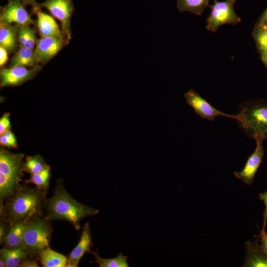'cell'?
Segmentation results:
<instances>
[{
  "label": "cell",
  "mask_w": 267,
  "mask_h": 267,
  "mask_svg": "<svg viewBox=\"0 0 267 267\" xmlns=\"http://www.w3.org/2000/svg\"><path fill=\"white\" fill-rule=\"evenodd\" d=\"M45 165L43 158L39 155L27 156L24 162L23 170L31 175L41 172Z\"/></svg>",
  "instance_id": "cell-25"
},
{
  "label": "cell",
  "mask_w": 267,
  "mask_h": 267,
  "mask_svg": "<svg viewBox=\"0 0 267 267\" xmlns=\"http://www.w3.org/2000/svg\"><path fill=\"white\" fill-rule=\"evenodd\" d=\"M3 134L10 140L12 144V148H17V140H16V139L15 138L14 134L10 131H7Z\"/></svg>",
  "instance_id": "cell-33"
},
{
  "label": "cell",
  "mask_w": 267,
  "mask_h": 267,
  "mask_svg": "<svg viewBox=\"0 0 267 267\" xmlns=\"http://www.w3.org/2000/svg\"><path fill=\"white\" fill-rule=\"evenodd\" d=\"M15 23L19 25L34 24L20 0H9L0 14V25Z\"/></svg>",
  "instance_id": "cell-11"
},
{
  "label": "cell",
  "mask_w": 267,
  "mask_h": 267,
  "mask_svg": "<svg viewBox=\"0 0 267 267\" xmlns=\"http://www.w3.org/2000/svg\"><path fill=\"white\" fill-rule=\"evenodd\" d=\"M45 193L37 188L20 186L0 206L1 215L10 225L18 221H29L41 215Z\"/></svg>",
  "instance_id": "cell-1"
},
{
  "label": "cell",
  "mask_w": 267,
  "mask_h": 267,
  "mask_svg": "<svg viewBox=\"0 0 267 267\" xmlns=\"http://www.w3.org/2000/svg\"><path fill=\"white\" fill-rule=\"evenodd\" d=\"M262 59L264 64L267 66V50L262 53Z\"/></svg>",
  "instance_id": "cell-35"
},
{
  "label": "cell",
  "mask_w": 267,
  "mask_h": 267,
  "mask_svg": "<svg viewBox=\"0 0 267 267\" xmlns=\"http://www.w3.org/2000/svg\"><path fill=\"white\" fill-rule=\"evenodd\" d=\"M8 229L6 224L3 222H0V244L3 243L9 231Z\"/></svg>",
  "instance_id": "cell-31"
},
{
  "label": "cell",
  "mask_w": 267,
  "mask_h": 267,
  "mask_svg": "<svg viewBox=\"0 0 267 267\" xmlns=\"http://www.w3.org/2000/svg\"><path fill=\"white\" fill-rule=\"evenodd\" d=\"M46 206L47 219L67 221L76 230L80 229V222L82 219L99 213L98 210L77 201L61 184L57 186L54 195L48 200Z\"/></svg>",
  "instance_id": "cell-2"
},
{
  "label": "cell",
  "mask_w": 267,
  "mask_h": 267,
  "mask_svg": "<svg viewBox=\"0 0 267 267\" xmlns=\"http://www.w3.org/2000/svg\"><path fill=\"white\" fill-rule=\"evenodd\" d=\"M187 104L195 113L201 118L213 121L216 117L222 116L228 118L238 119V115L223 113L215 108L209 102L201 97L193 89H190L184 94Z\"/></svg>",
  "instance_id": "cell-8"
},
{
  "label": "cell",
  "mask_w": 267,
  "mask_h": 267,
  "mask_svg": "<svg viewBox=\"0 0 267 267\" xmlns=\"http://www.w3.org/2000/svg\"><path fill=\"white\" fill-rule=\"evenodd\" d=\"M28 255L27 251L22 246L13 248L4 247L0 251V257L4 260L7 267H18Z\"/></svg>",
  "instance_id": "cell-17"
},
{
  "label": "cell",
  "mask_w": 267,
  "mask_h": 267,
  "mask_svg": "<svg viewBox=\"0 0 267 267\" xmlns=\"http://www.w3.org/2000/svg\"><path fill=\"white\" fill-rule=\"evenodd\" d=\"M92 254L94 258L95 261L90 262L97 264L100 267H130L128 262V256L124 255L122 252L116 257L109 259H105L101 257L96 249L95 252L89 251Z\"/></svg>",
  "instance_id": "cell-21"
},
{
  "label": "cell",
  "mask_w": 267,
  "mask_h": 267,
  "mask_svg": "<svg viewBox=\"0 0 267 267\" xmlns=\"http://www.w3.org/2000/svg\"><path fill=\"white\" fill-rule=\"evenodd\" d=\"M255 39L262 53L267 50V23L261 22L255 33Z\"/></svg>",
  "instance_id": "cell-26"
},
{
  "label": "cell",
  "mask_w": 267,
  "mask_h": 267,
  "mask_svg": "<svg viewBox=\"0 0 267 267\" xmlns=\"http://www.w3.org/2000/svg\"><path fill=\"white\" fill-rule=\"evenodd\" d=\"M210 0H178L177 7L180 12L189 11L201 15L208 6Z\"/></svg>",
  "instance_id": "cell-24"
},
{
  "label": "cell",
  "mask_w": 267,
  "mask_h": 267,
  "mask_svg": "<svg viewBox=\"0 0 267 267\" xmlns=\"http://www.w3.org/2000/svg\"><path fill=\"white\" fill-rule=\"evenodd\" d=\"M0 267H6V263H5V261L1 258H0Z\"/></svg>",
  "instance_id": "cell-37"
},
{
  "label": "cell",
  "mask_w": 267,
  "mask_h": 267,
  "mask_svg": "<svg viewBox=\"0 0 267 267\" xmlns=\"http://www.w3.org/2000/svg\"><path fill=\"white\" fill-rule=\"evenodd\" d=\"M20 267H39L37 262L32 259L25 258L19 264Z\"/></svg>",
  "instance_id": "cell-30"
},
{
  "label": "cell",
  "mask_w": 267,
  "mask_h": 267,
  "mask_svg": "<svg viewBox=\"0 0 267 267\" xmlns=\"http://www.w3.org/2000/svg\"><path fill=\"white\" fill-rule=\"evenodd\" d=\"M39 258L41 263L44 267H66L67 257L49 247L43 251Z\"/></svg>",
  "instance_id": "cell-18"
},
{
  "label": "cell",
  "mask_w": 267,
  "mask_h": 267,
  "mask_svg": "<svg viewBox=\"0 0 267 267\" xmlns=\"http://www.w3.org/2000/svg\"><path fill=\"white\" fill-rule=\"evenodd\" d=\"M24 2L28 3L34 4L35 3V0H23Z\"/></svg>",
  "instance_id": "cell-38"
},
{
  "label": "cell",
  "mask_w": 267,
  "mask_h": 267,
  "mask_svg": "<svg viewBox=\"0 0 267 267\" xmlns=\"http://www.w3.org/2000/svg\"><path fill=\"white\" fill-rule=\"evenodd\" d=\"M38 63L32 49L21 46L12 58L10 65L11 67L34 66Z\"/></svg>",
  "instance_id": "cell-20"
},
{
  "label": "cell",
  "mask_w": 267,
  "mask_h": 267,
  "mask_svg": "<svg viewBox=\"0 0 267 267\" xmlns=\"http://www.w3.org/2000/svg\"><path fill=\"white\" fill-rule=\"evenodd\" d=\"M244 246L246 254L242 267H267V254L261 247L257 238L255 241L245 242Z\"/></svg>",
  "instance_id": "cell-14"
},
{
  "label": "cell",
  "mask_w": 267,
  "mask_h": 267,
  "mask_svg": "<svg viewBox=\"0 0 267 267\" xmlns=\"http://www.w3.org/2000/svg\"><path fill=\"white\" fill-rule=\"evenodd\" d=\"M65 34L52 37H42L34 51L38 62L45 63L54 56L68 42Z\"/></svg>",
  "instance_id": "cell-7"
},
{
  "label": "cell",
  "mask_w": 267,
  "mask_h": 267,
  "mask_svg": "<svg viewBox=\"0 0 267 267\" xmlns=\"http://www.w3.org/2000/svg\"><path fill=\"white\" fill-rule=\"evenodd\" d=\"M0 143L2 146L12 148V146L10 140L4 134L0 135Z\"/></svg>",
  "instance_id": "cell-34"
},
{
  "label": "cell",
  "mask_w": 267,
  "mask_h": 267,
  "mask_svg": "<svg viewBox=\"0 0 267 267\" xmlns=\"http://www.w3.org/2000/svg\"><path fill=\"white\" fill-rule=\"evenodd\" d=\"M17 28L10 25H1L0 29V45L7 51L11 52L16 47Z\"/></svg>",
  "instance_id": "cell-19"
},
{
  "label": "cell",
  "mask_w": 267,
  "mask_h": 267,
  "mask_svg": "<svg viewBox=\"0 0 267 267\" xmlns=\"http://www.w3.org/2000/svg\"><path fill=\"white\" fill-rule=\"evenodd\" d=\"M50 169L46 165L40 172L31 175L30 179L25 180L26 183H32L36 185L39 190L46 193L49 184Z\"/></svg>",
  "instance_id": "cell-22"
},
{
  "label": "cell",
  "mask_w": 267,
  "mask_h": 267,
  "mask_svg": "<svg viewBox=\"0 0 267 267\" xmlns=\"http://www.w3.org/2000/svg\"><path fill=\"white\" fill-rule=\"evenodd\" d=\"M28 221H18L10 225L3 242L4 247L13 248L22 246L24 233Z\"/></svg>",
  "instance_id": "cell-16"
},
{
  "label": "cell",
  "mask_w": 267,
  "mask_h": 267,
  "mask_svg": "<svg viewBox=\"0 0 267 267\" xmlns=\"http://www.w3.org/2000/svg\"><path fill=\"white\" fill-rule=\"evenodd\" d=\"M37 26L42 37H52L63 34L53 17L39 11L37 12Z\"/></svg>",
  "instance_id": "cell-15"
},
{
  "label": "cell",
  "mask_w": 267,
  "mask_h": 267,
  "mask_svg": "<svg viewBox=\"0 0 267 267\" xmlns=\"http://www.w3.org/2000/svg\"><path fill=\"white\" fill-rule=\"evenodd\" d=\"M49 221L46 218H35L28 221L22 246L28 254L40 257L43 251L49 247L53 230Z\"/></svg>",
  "instance_id": "cell-5"
},
{
  "label": "cell",
  "mask_w": 267,
  "mask_h": 267,
  "mask_svg": "<svg viewBox=\"0 0 267 267\" xmlns=\"http://www.w3.org/2000/svg\"><path fill=\"white\" fill-rule=\"evenodd\" d=\"M7 59V51L0 46V66L1 67L6 62Z\"/></svg>",
  "instance_id": "cell-32"
},
{
  "label": "cell",
  "mask_w": 267,
  "mask_h": 267,
  "mask_svg": "<svg viewBox=\"0 0 267 267\" xmlns=\"http://www.w3.org/2000/svg\"><path fill=\"white\" fill-rule=\"evenodd\" d=\"M17 40L21 46L32 49L37 42L35 31L28 25H20L17 28Z\"/></svg>",
  "instance_id": "cell-23"
},
{
  "label": "cell",
  "mask_w": 267,
  "mask_h": 267,
  "mask_svg": "<svg viewBox=\"0 0 267 267\" xmlns=\"http://www.w3.org/2000/svg\"><path fill=\"white\" fill-rule=\"evenodd\" d=\"M261 22L267 23V9H266L263 17Z\"/></svg>",
  "instance_id": "cell-36"
},
{
  "label": "cell",
  "mask_w": 267,
  "mask_h": 267,
  "mask_svg": "<svg viewBox=\"0 0 267 267\" xmlns=\"http://www.w3.org/2000/svg\"><path fill=\"white\" fill-rule=\"evenodd\" d=\"M259 242L264 250L267 254V233L266 230H260V233L258 235L256 236Z\"/></svg>",
  "instance_id": "cell-29"
},
{
  "label": "cell",
  "mask_w": 267,
  "mask_h": 267,
  "mask_svg": "<svg viewBox=\"0 0 267 267\" xmlns=\"http://www.w3.org/2000/svg\"><path fill=\"white\" fill-rule=\"evenodd\" d=\"M24 155L0 150V200L3 201L12 195L20 186L23 170Z\"/></svg>",
  "instance_id": "cell-3"
},
{
  "label": "cell",
  "mask_w": 267,
  "mask_h": 267,
  "mask_svg": "<svg viewBox=\"0 0 267 267\" xmlns=\"http://www.w3.org/2000/svg\"><path fill=\"white\" fill-rule=\"evenodd\" d=\"M260 200L263 201L265 205L264 211L263 213V226L261 230H266V226L267 222V190L263 193L259 194Z\"/></svg>",
  "instance_id": "cell-28"
},
{
  "label": "cell",
  "mask_w": 267,
  "mask_h": 267,
  "mask_svg": "<svg viewBox=\"0 0 267 267\" xmlns=\"http://www.w3.org/2000/svg\"><path fill=\"white\" fill-rule=\"evenodd\" d=\"M89 223H85L82 228L79 241L67 257L66 267H77L83 256L93 247Z\"/></svg>",
  "instance_id": "cell-13"
},
{
  "label": "cell",
  "mask_w": 267,
  "mask_h": 267,
  "mask_svg": "<svg viewBox=\"0 0 267 267\" xmlns=\"http://www.w3.org/2000/svg\"><path fill=\"white\" fill-rule=\"evenodd\" d=\"M237 121L245 133L267 139V103L249 101L240 107Z\"/></svg>",
  "instance_id": "cell-4"
},
{
  "label": "cell",
  "mask_w": 267,
  "mask_h": 267,
  "mask_svg": "<svg viewBox=\"0 0 267 267\" xmlns=\"http://www.w3.org/2000/svg\"><path fill=\"white\" fill-rule=\"evenodd\" d=\"M40 68L35 67L28 69L25 67L16 66L10 68H3L0 70V86H13L19 85L33 78L39 72Z\"/></svg>",
  "instance_id": "cell-12"
},
{
  "label": "cell",
  "mask_w": 267,
  "mask_h": 267,
  "mask_svg": "<svg viewBox=\"0 0 267 267\" xmlns=\"http://www.w3.org/2000/svg\"><path fill=\"white\" fill-rule=\"evenodd\" d=\"M254 139L256 142V147L254 151L248 157L242 170L239 172H234L233 173L236 178L249 185L253 183L255 175L265 155L263 146V142L265 139L260 136H257Z\"/></svg>",
  "instance_id": "cell-9"
},
{
  "label": "cell",
  "mask_w": 267,
  "mask_h": 267,
  "mask_svg": "<svg viewBox=\"0 0 267 267\" xmlns=\"http://www.w3.org/2000/svg\"><path fill=\"white\" fill-rule=\"evenodd\" d=\"M214 0V4L210 6L211 12L207 19L206 27L208 30L216 32L223 24H234L241 20L234 10L235 0Z\"/></svg>",
  "instance_id": "cell-6"
},
{
  "label": "cell",
  "mask_w": 267,
  "mask_h": 267,
  "mask_svg": "<svg viewBox=\"0 0 267 267\" xmlns=\"http://www.w3.org/2000/svg\"><path fill=\"white\" fill-rule=\"evenodd\" d=\"M9 113H4L0 119V134L10 131L11 124Z\"/></svg>",
  "instance_id": "cell-27"
},
{
  "label": "cell",
  "mask_w": 267,
  "mask_h": 267,
  "mask_svg": "<svg viewBox=\"0 0 267 267\" xmlns=\"http://www.w3.org/2000/svg\"><path fill=\"white\" fill-rule=\"evenodd\" d=\"M42 5L60 21L62 32L70 39V20L73 11L72 1L70 0H47Z\"/></svg>",
  "instance_id": "cell-10"
}]
</instances>
